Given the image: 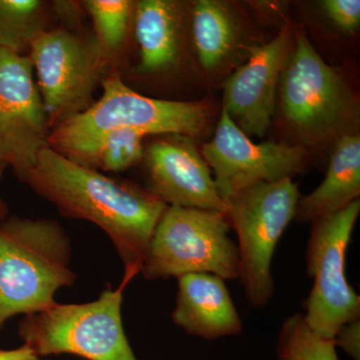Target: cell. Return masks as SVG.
I'll return each instance as SVG.
<instances>
[{"label": "cell", "mask_w": 360, "mask_h": 360, "mask_svg": "<svg viewBox=\"0 0 360 360\" xmlns=\"http://www.w3.org/2000/svg\"><path fill=\"white\" fill-rule=\"evenodd\" d=\"M25 182L70 219L103 229L124 264V274H141L149 243L167 208L149 188L82 167L46 146Z\"/></svg>", "instance_id": "cell-1"}, {"label": "cell", "mask_w": 360, "mask_h": 360, "mask_svg": "<svg viewBox=\"0 0 360 360\" xmlns=\"http://www.w3.org/2000/svg\"><path fill=\"white\" fill-rule=\"evenodd\" d=\"M70 258V239L56 220H0V329L56 304V293L77 279Z\"/></svg>", "instance_id": "cell-2"}, {"label": "cell", "mask_w": 360, "mask_h": 360, "mask_svg": "<svg viewBox=\"0 0 360 360\" xmlns=\"http://www.w3.org/2000/svg\"><path fill=\"white\" fill-rule=\"evenodd\" d=\"M103 94L89 108L51 129L49 146L58 153L115 129L146 135L198 136L210 120L203 101H175L141 96L111 71L101 82Z\"/></svg>", "instance_id": "cell-3"}, {"label": "cell", "mask_w": 360, "mask_h": 360, "mask_svg": "<svg viewBox=\"0 0 360 360\" xmlns=\"http://www.w3.org/2000/svg\"><path fill=\"white\" fill-rule=\"evenodd\" d=\"M134 277L123 276L94 302L56 304L21 321L18 335L35 354H70L89 360H139L123 328V292Z\"/></svg>", "instance_id": "cell-4"}, {"label": "cell", "mask_w": 360, "mask_h": 360, "mask_svg": "<svg viewBox=\"0 0 360 360\" xmlns=\"http://www.w3.org/2000/svg\"><path fill=\"white\" fill-rule=\"evenodd\" d=\"M224 212L167 206L149 243L141 274L148 281L189 274L239 278L238 245Z\"/></svg>", "instance_id": "cell-5"}, {"label": "cell", "mask_w": 360, "mask_h": 360, "mask_svg": "<svg viewBox=\"0 0 360 360\" xmlns=\"http://www.w3.org/2000/svg\"><path fill=\"white\" fill-rule=\"evenodd\" d=\"M292 179L260 182L241 189L226 201V217L238 234L239 281L248 302L264 309L276 290L272 257L300 198Z\"/></svg>", "instance_id": "cell-6"}, {"label": "cell", "mask_w": 360, "mask_h": 360, "mask_svg": "<svg viewBox=\"0 0 360 360\" xmlns=\"http://www.w3.org/2000/svg\"><path fill=\"white\" fill-rule=\"evenodd\" d=\"M359 212L357 200L311 224L305 264L314 284L303 317L324 340H333L341 326L360 319L359 295L345 276V257Z\"/></svg>", "instance_id": "cell-7"}, {"label": "cell", "mask_w": 360, "mask_h": 360, "mask_svg": "<svg viewBox=\"0 0 360 360\" xmlns=\"http://www.w3.org/2000/svg\"><path fill=\"white\" fill-rule=\"evenodd\" d=\"M281 104L286 122L307 141L335 135L349 112L347 85L338 71L324 63L304 32L296 33L281 75Z\"/></svg>", "instance_id": "cell-8"}, {"label": "cell", "mask_w": 360, "mask_h": 360, "mask_svg": "<svg viewBox=\"0 0 360 360\" xmlns=\"http://www.w3.org/2000/svg\"><path fill=\"white\" fill-rule=\"evenodd\" d=\"M51 129L89 110L104 68L94 40L68 28L47 30L28 51Z\"/></svg>", "instance_id": "cell-9"}, {"label": "cell", "mask_w": 360, "mask_h": 360, "mask_svg": "<svg viewBox=\"0 0 360 360\" xmlns=\"http://www.w3.org/2000/svg\"><path fill=\"white\" fill-rule=\"evenodd\" d=\"M51 130L30 56L0 49V160L21 181L49 146Z\"/></svg>", "instance_id": "cell-10"}, {"label": "cell", "mask_w": 360, "mask_h": 360, "mask_svg": "<svg viewBox=\"0 0 360 360\" xmlns=\"http://www.w3.org/2000/svg\"><path fill=\"white\" fill-rule=\"evenodd\" d=\"M200 153L225 202L246 187L292 179L309 160L302 144L255 143L224 110L212 141Z\"/></svg>", "instance_id": "cell-11"}, {"label": "cell", "mask_w": 360, "mask_h": 360, "mask_svg": "<svg viewBox=\"0 0 360 360\" xmlns=\"http://www.w3.org/2000/svg\"><path fill=\"white\" fill-rule=\"evenodd\" d=\"M291 28L284 26L274 39L251 49L245 65L224 84V110L248 136L264 137L276 110V87L292 46Z\"/></svg>", "instance_id": "cell-12"}, {"label": "cell", "mask_w": 360, "mask_h": 360, "mask_svg": "<svg viewBox=\"0 0 360 360\" xmlns=\"http://www.w3.org/2000/svg\"><path fill=\"white\" fill-rule=\"evenodd\" d=\"M149 189L169 206L226 214L214 177L191 137L163 135L144 153Z\"/></svg>", "instance_id": "cell-13"}, {"label": "cell", "mask_w": 360, "mask_h": 360, "mask_svg": "<svg viewBox=\"0 0 360 360\" xmlns=\"http://www.w3.org/2000/svg\"><path fill=\"white\" fill-rule=\"evenodd\" d=\"M177 283L172 319L187 335L212 340L243 331L240 315L221 277L189 274L179 277Z\"/></svg>", "instance_id": "cell-14"}, {"label": "cell", "mask_w": 360, "mask_h": 360, "mask_svg": "<svg viewBox=\"0 0 360 360\" xmlns=\"http://www.w3.org/2000/svg\"><path fill=\"white\" fill-rule=\"evenodd\" d=\"M360 136L345 134L336 143L328 172L321 186L300 196L295 219L300 224L315 220L345 210L359 200Z\"/></svg>", "instance_id": "cell-15"}, {"label": "cell", "mask_w": 360, "mask_h": 360, "mask_svg": "<svg viewBox=\"0 0 360 360\" xmlns=\"http://www.w3.org/2000/svg\"><path fill=\"white\" fill-rule=\"evenodd\" d=\"M132 23L141 51L137 71L155 73L172 68L181 45L179 4L172 0L135 1Z\"/></svg>", "instance_id": "cell-16"}, {"label": "cell", "mask_w": 360, "mask_h": 360, "mask_svg": "<svg viewBox=\"0 0 360 360\" xmlns=\"http://www.w3.org/2000/svg\"><path fill=\"white\" fill-rule=\"evenodd\" d=\"M146 135L131 129H115L60 153L66 158L103 172H122L144 158Z\"/></svg>", "instance_id": "cell-17"}, {"label": "cell", "mask_w": 360, "mask_h": 360, "mask_svg": "<svg viewBox=\"0 0 360 360\" xmlns=\"http://www.w3.org/2000/svg\"><path fill=\"white\" fill-rule=\"evenodd\" d=\"M236 21L229 9L214 0H198L193 8V37L201 65L214 70L236 42Z\"/></svg>", "instance_id": "cell-18"}, {"label": "cell", "mask_w": 360, "mask_h": 360, "mask_svg": "<svg viewBox=\"0 0 360 360\" xmlns=\"http://www.w3.org/2000/svg\"><path fill=\"white\" fill-rule=\"evenodd\" d=\"M85 11L94 25V44L103 68L122 56L134 21L135 1L85 0Z\"/></svg>", "instance_id": "cell-19"}, {"label": "cell", "mask_w": 360, "mask_h": 360, "mask_svg": "<svg viewBox=\"0 0 360 360\" xmlns=\"http://www.w3.org/2000/svg\"><path fill=\"white\" fill-rule=\"evenodd\" d=\"M51 2L0 0V49L26 56L32 42L44 32Z\"/></svg>", "instance_id": "cell-20"}, {"label": "cell", "mask_w": 360, "mask_h": 360, "mask_svg": "<svg viewBox=\"0 0 360 360\" xmlns=\"http://www.w3.org/2000/svg\"><path fill=\"white\" fill-rule=\"evenodd\" d=\"M335 347L309 328L302 314H295L281 326L276 352L278 360H338Z\"/></svg>", "instance_id": "cell-21"}, {"label": "cell", "mask_w": 360, "mask_h": 360, "mask_svg": "<svg viewBox=\"0 0 360 360\" xmlns=\"http://www.w3.org/2000/svg\"><path fill=\"white\" fill-rule=\"evenodd\" d=\"M321 6L330 20L345 32H354L360 23L359 0H324Z\"/></svg>", "instance_id": "cell-22"}, {"label": "cell", "mask_w": 360, "mask_h": 360, "mask_svg": "<svg viewBox=\"0 0 360 360\" xmlns=\"http://www.w3.org/2000/svg\"><path fill=\"white\" fill-rule=\"evenodd\" d=\"M335 347H340L354 360L360 359V319L341 326L333 338Z\"/></svg>", "instance_id": "cell-23"}, {"label": "cell", "mask_w": 360, "mask_h": 360, "mask_svg": "<svg viewBox=\"0 0 360 360\" xmlns=\"http://www.w3.org/2000/svg\"><path fill=\"white\" fill-rule=\"evenodd\" d=\"M51 9L68 25H75L82 13H86L82 2L77 1H53Z\"/></svg>", "instance_id": "cell-24"}, {"label": "cell", "mask_w": 360, "mask_h": 360, "mask_svg": "<svg viewBox=\"0 0 360 360\" xmlns=\"http://www.w3.org/2000/svg\"><path fill=\"white\" fill-rule=\"evenodd\" d=\"M0 360H47L39 355L35 354L30 348L25 345L16 349L2 350L0 349Z\"/></svg>", "instance_id": "cell-25"}, {"label": "cell", "mask_w": 360, "mask_h": 360, "mask_svg": "<svg viewBox=\"0 0 360 360\" xmlns=\"http://www.w3.org/2000/svg\"><path fill=\"white\" fill-rule=\"evenodd\" d=\"M7 212H8V210H7L6 202L0 196V220L6 219Z\"/></svg>", "instance_id": "cell-26"}, {"label": "cell", "mask_w": 360, "mask_h": 360, "mask_svg": "<svg viewBox=\"0 0 360 360\" xmlns=\"http://www.w3.org/2000/svg\"><path fill=\"white\" fill-rule=\"evenodd\" d=\"M6 165H4L1 160H0V177H1L2 174H4V170H6Z\"/></svg>", "instance_id": "cell-27"}]
</instances>
